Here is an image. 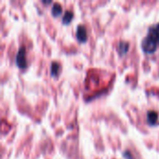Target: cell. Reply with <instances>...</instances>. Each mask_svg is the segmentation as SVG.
<instances>
[{
  "label": "cell",
  "instance_id": "obj_4",
  "mask_svg": "<svg viewBox=\"0 0 159 159\" xmlns=\"http://www.w3.org/2000/svg\"><path fill=\"white\" fill-rule=\"evenodd\" d=\"M146 119L147 123L150 126H155L158 123L159 121V115L158 113L155 110H150L146 114Z\"/></svg>",
  "mask_w": 159,
  "mask_h": 159
},
{
  "label": "cell",
  "instance_id": "obj_3",
  "mask_svg": "<svg viewBox=\"0 0 159 159\" xmlns=\"http://www.w3.org/2000/svg\"><path fill=\"white\" fill-rule=\"evenodd\" d=\"M76 39L80 43H85L88 40V33L85 25L80 24L76 28Z\"/></svg>",
  "mask_w": 159,
  "mask_h": 159
},
{
  "label": "cell",
  "instance_id": "obj_5",
  "mask_svg": "<svg viewBox=\"0 0 159 159\" xmlns=\"http://www.w3.org/2000/svg\"><path fill=\"white\" fill-rule=\"evenodd\" d=\"M129 49V44L126 41H119L116 45V50L120 56H124Z\"/></svg>",
  "mask_w": 159,
  "mask_h": 159
},
{
  "label": "cell",
  "instance_id": "obj_6",
  "mask_svg": "<svg viewBox=\"0 0 159 159\" xmlns=\"http://www.w3.org/2000/svg\"><path fill=\"white\" fill-rule=\"evenodd\" d=\"M61 12H62L61 6L59 3H54L53 6H52V8H51V14H52V16L58 17V16H60L61 14Z\"/></svg>",
  "mask_w": 159,
  "mask_h": 159
},
{
  "label": "cell",
  "instance_id": "obj_7",
  "mask_svg": "<svg viewBox=\"0 0 159 159\" xmlns=\"http://www.w3.org/2000/svg\"><path fill=\"white\" fill-rule=\"evenodd\" d=\"M73 18H74V13L71 10H67L64 13L63 17H62V22H63V24H69L72 21Z\"/></svg>",
  "mask_w": 159,
  "mask_h": 159
},
{
  "label": "cell",
  "instance_id": "obj_2",
  "mask_svg": "<svg viewBox=\"0 0 159 159\" xmlns=\"http://www.w3.org/2000/svg\"><path fill=\"white\" fill-rule=\"evenodd\" d=\"M16 64L20 69H25L27 67L26 61V48L24 46H21L16 55Z\"/></svg>",
  "mask_w": 159,
  "mask_h": 159
},
{
  "label": "cell",
  "instance_id": "obj_1",
  "mask_svg": "<svg viewBox=\"0 0 159 159\" xmlns=\"http://www.w3.org/2000/svg\"><path fill=\"white\" fill-rule=\"evenodd\" d=\"M159 47V22L148 28L147 34L142 41V48L147 54L154 53Z\"/></svg>",
  "mask_w": 159,
  "mask_h": 159
},
{
  "label": "cell",
  "instance_id": "obj_8",
  "mask_svg": "<svg viewBox=\"0 0 159 159\" xmlns=\"http://www.w3.org/2000/svg\"><path fill=\"white\" fill-rule=\"evenodd\" d=\"M60 71V65L57 61H52L50 64V75L52 76H57Z\"/></svg>",
  "mask_w": 159,
  "mask_h": 159
},
{
  "label": "cell",
  "instance_id": "obj_10",
  "mask_svg": "<svg viewBox=\"0 0 159 159\" xmlns=\"http://www.w3.org/2000/svg\"><path fill=\"white\" fill-rule=\"evenodd\" d=\"M44 4H50L51 3V1H42Z\"/></svg>",
  "mask_w": 159,
  "mask_h": 159
},
{
  "label": "cell",
  "instance_id": "obj_9",
  "mask_svg": "<svg viewBox=\"0 0 159 159\" xmlns=\"http://www.w3.org/2000/svg\"><path fill=\"white\" fill-rule=\"evenodd\" d=\"M123 157H124V158L125 159H134L133 158L132 154H131L129 150H127V151H125V152L123 153Z\"/></svg>",
  "mask_w": 159,
  "mask_h": 159
}]
</instances>
